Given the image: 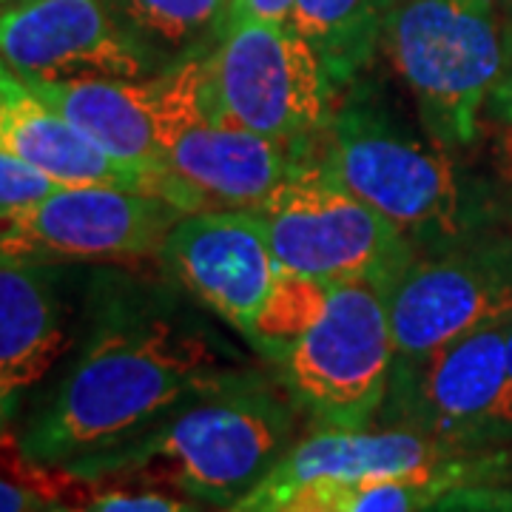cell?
<instances>
[{
	"instance_id": "6da1fadb",
	"label": "cell",
	"mask_w": 512,
	"mask_h": 512,
	"mask_svg": "<svg viewBox=\"0 0 512 512\" xmlns=\"http://www.w3.org/2000/svg\"><path fill=\"white\" fill-rule=\"evenodd\" d=\"M92 302L83 348L12 433L35 464L66 470L109 453L248 367L165 293L126 288Z\"/></svg>"
},
{
	"instance_id": "7a4b0ae2",
	"label": "cell",
	"mask_w": 512,
	"mask_h": 512,
	"mask_svg": "<svg viewBox=\"0 0 512 512\" xmlns=\"http://www.w3.org/2000/svg\"><path fill=\"white\" fill-rule=\"evenodd\" d=\"M299 407L254 367L177 407L143 436L66 467L100 484H143L231 510L299 441Z\"/></svg>"
},
{
	"instance_id": "3957f363",
	"label": "cell",
	"mask_w": 512,
	"mask_h": 512,
	"mask_svg": "<svg viewBox=\"0 0 512 512\" xmlns=\"http://www.w3.org/2000/svg\"><path fill=\"white\" fill-rule=\"evenodd\" d=\"M299 160L319 165L350 194L399 225L416 248L439 251L470 237V208L447 148L436 140L424 143L413 128L365 94L333 109L322 128L319 157Z\"/></svg>"
},
{
	"instance_id": "277c9868",
	"label": "cell",
	"mask_w": 512,
	"mask_h": 512,
	"mask_svg": "<svg viewBox=\"0 0 512 512\" xmlns=\"http://www.w3.org/2000/svg\"><path fill=\"white\" fill-rule=\"evenodd\" d=\"M382 46L427 134L447 151L470 146L512 60L501 0H396Z\"/></svg>"
},
{
	"instance_id": "5b68a950",
	"label": "cell",
	"mask_w": 512,
	"mask_h": 512,
	"mask_svg": "<svg viewBox=\"0 0 512 512\" xmlns=\"http://www.w3.org/2000/svg\"><path fill=\"white\" fill-rule=\"evenodd\" d=\"M165 160L194 208H254L296 165V151L239 123L217 94L208 57L151 83Z\"/></svg>"
},
{
	"instance_id": "8992f818",
	"label": "cell",
	"mask_w": 512,
	"mask_h": 512,
	"mask_svg": "<svg viewBox=\"0 0 512 512\" xmlns=\"http://www.w3.org/2000/svg\"><path fill=\"white\" fill-rule=\"evenodd\" d=\"M282 271L390 288L419 256L416 242L319 165L299 160L265 200L254 205Z\"/></svg>"
},
{
	"instance_id": "52a82bcc",
	"label": "cell",
	"mask_w": 512,
	"mask_h": 512,
	"mask_svg": "<svg viewBox=\"0 0 512 512\" xmlns=\"http://www.w3.org/2000/svg\"><path fill=\"white\" fill-rule=\"evenodd\" d=\"M396 342L387 288L339 282L328 308L279 362V382L313 427H373L390 390Z\"/></svg>"
},
{
	"instance_id": "ba28073f",
	"label": "cell",
	"mask_w": 512,
	"mask_h": 512,
	"mask_svg": "<svg viewBox=\"0 0 512 512\" xmlns=\"http://www.w3.org/2000/svg\"><path fill=\"white\" fill-rule=\"evenodd\" d=\"M225 109L245 128L299 154L330 120L333 89L311 43L291 23L237 20L208 55Z\"/></svg>"
},
{
	"instance_id": "9c48e42d",
	"label": "cell",
	"mask_w": 512,
	"mask_h": 512,
	"mask_svg": "<svg viewBox=\"0 0 512 512\" xmlns=\"http://www.w3.org/2000/svg\"><path fill=\"white\" fill-rule=\"evenodd\" d=\"M512 316L495 319L424 356H396L373 427H407L439 439L501 444L493 416L507 379Z\"/></svg>"
},
{
	"instance_id": "30bf717a",
	"label": "cell",
	"mask_w": 512,
	"mask_h": 512,
	"mask_svg": "<svg viewBox=\"0 0 512 512\" xmlns=\"http://www.w3.org/2000/svg\"><path fill=\"white\" fill-rule=\"evenodd\" d=\"M396 356H424L512 316V239H458L416 256L387 288Z\"/></svg>"
},
{
	"instance_id": "8fae6325",
	"label": "cell",
	"mask_w": 512,
	"mask_h": 512,
	"mask_svg": "<svg viewBox=\"0 0 512 512\" xmlns=\"http://www.w3.org/2000/svg\"><path fill=\"white\" fill-rule=\"evenodd\" d=\"M177 202L114 185L57 188L37 208L3 222V254L49 262H109L160 256L183 220Z\"/></svg>"
},
{
	"instance_id": "7c38bea8",
	"label": "cell",
	"mask_w": 512,
	"mask_h": 512,
	"mask_svg": "<svg viewBox=\"0 0 512 512\" xmlns=\"http://www.w3.org/2000/svg\"><path fill=\"white\" fill-rule=\"evenodd\" d=\"M3 66L23 80H143L140 37L106 0H15L0 20Z\"/></svg>"
},
{
	"instance_id": "4fadbf2b",
	"label": "cell",
	"mask_w": 512,
	"mask_h": 512,
	"mask_svg": "<svg viewBox=\"0 0 512 512\" xmlns=\"http://www.w3.org/2000/svg\"><path fill=\"white\" fill-rule=\"evenodd\" d=\"M507 450L504 444L439 439L407 427H313L279 461L254 493L242 498L234 512H271L311 481H365L444 473Z\"/></svg>"
},
{
	"instance_id": "5bb4252c",
	"label": "cell",
	"mask_w": 512,
	"mask_h": 512,
	"mask_svg": "<svg viewBox=\"0 0 512 512\" xmlns=\"http://www.w3.org/2000/svg\"><path fill=\"white\" fill-rule=\"evenodd\" d=\"M160 259L245 342L282 271L254 208L188 211L171 228Z\"/></svg>"
},
{
	"instance_id": "9a60e30c",
	"label": "cell",
	"mask_w": 512,
	"mask_h": 512,
	"mask_svg": "<svg viewBox=\"0 0 512 512\" xmlns=\"http://www.w3.org/2000/svg\"><path fill=\"white\" fill-rule=\"evenodd\" d=\"M66 262L3 254L0 265V399L3 427L74 342V274Z\"/></svg>"
},
{
	"instance_id": "2e32d148",
	"label": "cell",
	"mask_w": 512,
	"mask_h": 512,
	"mask_svg": "<svg viewBox=\"0 0 512 512\" xmlns=\"http://www.w3.org/2000/svg\"><path fill=\"white\" fill-rule=\"evenodd\" d=\"M23 80V77H20ZM29 89L60 111L94 146L126 168L151 180L154 191L177 202L183 211H197L165 160L151 83L140 80H26Z\"/></svg>"
},
{
	"instance_id": "e0dca14e",
	"label": "cell",
	"mask_w": 512,
	"mask_h": 512,
	"mask_svg": "<svg viewBox=\"0 0 512 512\" xmlns=\"http://www.w3.org/2000/svg\"><path fill=\"white\" fill-rule=\"evenodd\" d=\"M0 148L49 174L60 188L114 185L128 191L157 194L148 177L126 168L72 126L60 111L43 103L26 80L3 66L0 77ZM160 197V194H157Z\"/></svg>"
},
{
	"instance_id": "ac0fdd59",
	"label": "cell",
	"mask_w": 512,
	"mask_h": 512,
	"mask_svg": "<svg viewBox=\"0 0 512 512\" xmlns=\"http://www.w3.org/2000/svg\"><path fill=\"white\" fill-rule=\"evenodd\" d=\"M512 478V450L473 461L444 473L365 481H311L299 487L271 512H421L433 498L456 484Z\"/></svg>"
},
{
	"instance_id": "d6986e66",
	"label": "cell",
	"mask_w": 512,
	"mask_h": 512,
	"mask_svg": "<svg viewBox=\"0 0 512 512\" xmlns=\"http://www.w3.org/2000/svg\"><path fill=\"white\" fill-rule=\"evenodd\" d=\"M396 0H296L288 23L311 43L333 94L350 86L373 52Z\"/></svg>"
},
{
	"instance_id": "ffe728a7",
	"label": "cell",
	"mask_w": 512,
	"mask_h": 512,
	"mask_svg": "<svg viewBox=\"0 0 512 512\" xmlns=\"http://www.w3.org/2000/svg\"><path fill=\"white\" fill-rule=\"evenodd\" d=\"M330 288L333 285L322 279L279 271L274 288L256 316L248 345L276 365L319 322L328 308Z\"/></svg>"
},
{
	"instance_id": "44dd1931",
	"label": "cell",
	"mask_w": 512,
	"mask_h": 512,
	"mask_svg": "<svg viewBox=\"0 0 512 512\" xmlns=\"http://www.w3.org/2000/svg\"><path fill=\"white\" fill-rule=\"evenodd\" d=\"M134 35L183 46L225 18L231 0H106Z\"/></svg>"
},
{
	"instance_id": "7402d4cb",
	"label": "cell",
	"mask_w": 512,
	"mask_h": 512,
	"mask_svg": "<svg viewBox=\"0 0 512 512\" xmlns=\"http://www.w3.org/2000/svg\"><path fill=\"white\" fill-rule=\"evenodd\" d=\"M92 493L69 507L52 512H217L200 501H191L180 493L143 487V484H100L92 481Z\"/></svg>"
},
{
	"instance_id": "603a6c76",
	"label": "cell",
	"mask_w": 512,
	"mask_h": 512,
	"mask_svg": "<svg viewBox=\"0 0 512 512\" xmlns=\"http://www.w3.org/2000/svg\"><path fill=\"white\" fill-rule=\"evenodd\" d=\"M60 185L43 174L37 165L23 160L15 151L0 148V211L3 222L15 220L20 214L37 208L43 200H49Z\"/></svg>"
},
{
	"instance_id": "cb8c5ba5",
	"label": "cell",
	"mask_w": 512,
	"mask_h": 512,
	"mask_svg": "<svg viewBox=\"0 0 512 512\" xmlns=\"http://www.w3.org/2000/svg\"><path fill=\"white\" fill-rule=\"evenodd\" d=\"M421 512H512L510 478L467 481L439 493Z\"/></svg>"
},
{
	"instance_id": "d4e9b609",
	"label": "cell",
	"mask_w": 512,
	"mask_h": 512,
	"mask_svg": "<svg viewBox=\"0 0 512 512\" xmlns=\"http://www.w3.org/2000/svg\"><path fill=\"white\" fill-rule=\"evenodd\" d=\"M296 0H231L228 12L222 18V26L237 23V20H276V23H288Z\"/></svg>"
},
{
	"instance_id": "484cf974",
	"label": "cell",
	"mask_w": 512,
	"mask_h": 512,
	"mask_svg": "<svg viewBox=\"0 0 512 512\" xmlns=\"http://www.w3.org/2000/svg\"><path fill=\"white\" fill-rule=\"evenodd\" d=\"M493 430L498 439H512V325L510 336H507V379H504V390H501V399L495 407Z\"/></svg>"
},
{
	"instance_id": "4316f807",
	"label": "cell",
	"mask_w": 512,
	"mask_h": 512,
	"mask_svg": "<svg viewBox=\"0 0 512 512\" xmlns=\"http://www.w3.org/2000/svg\"><path fill=\"white\" fill-rule=\"evenodd\" d=\"M490 109L498 120L504 123H512V60L507 66V72L501 77V83L495 86L493 97H490Z\"/></svg>"
},
{
	"instance_id": "83f0119b",
	"label": "cell",
	"mask_w": 512,
	"mask_h": 512,
	"mask_svg": "<svg viewBox=\"0 0 512 512\" xmlns=\"http://www.w3.org/2000/svg\"><path fill=\"white\" fill-rule=\"evenodd\" d=\"M217 512H234V510H217Z\"/></svg>"
},
{
	"instance_id": "f1b7e54d",
	"label": "cell",
	"mask_w": 512,
	"mask_h": 512,
	"mask_svg": "<svg viewBox=\"0 0 512 512\" xmlns=\"http://www.w3.org/2000/svg\"><path fill=\"white\" fill-rule=\"evenodd\" d=\"M501 3H512V0H501Z\"/></svg>"
}]
</instances>
